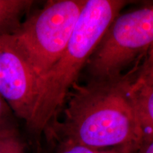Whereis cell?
I'll return each mask as SVG.
<instances>
[{
    "label": "cell",
    "instance_id": "cell-1",
    "mask_svg": "<svg viewBox=\"0 0 153 153\" xmlns=\"http://www.w3.org/2000/svg\"><path fill=\"white\" fill-rule=\"evenodd\" d=\"M132 76L74 85L67 97L63 120H55L44 133L50 140L91 148L117 147L136 152L144 132L130 95Z\"/></svg>",
    "mask_w": 153,
    "mask_h": 153
},
{
    "label": "cell",
    "instance_id": "cell-2",
    "mask_svg": "<svg viewBox=\"0 0 153 153\" xmlns=\"http://www.w3.org/2000/svg\"><path fill=\"white\" fill-rule=\"evenodd\" d=\"M126 4L122 0H87L65 50L39 80L33 113L26 124L30 132L41 135L57 119L80 71Z\"/></svg>",
    "mask_w": 153,
    "mask_h": 153
},
{
    "label": "cell",
    "instance_id": "cell-3",
    "mask_svg": "<svg viewBox=\"0 0 153 153\" xmlns=\"http://www.w3.org/2000/svg\"><path fill=\"white\" fill-rule=\"evenodd\" d=\"M86 1H47L41 9L24 20L12 35L39 80L65 50Z\"/></svg>",
    "mask_w": 153,
    "mask_h": 153
},
{
    "label": "cell",
    "instance_id": "cell-4",
    "mask_svg": "<svg viewBox=\"0 0 153 153\" xmlns=\"http://www.w3.org/2000/svg\"><path fill=\"white\" fill-rule=\"evenodd\" d=\"M153 47V4L118 15L88 60L94 79H113Z\"/></svg>",
    "mask_w": 153,
    "mask_h": 153
},
{
    "label": "cell",
    "instance_id": "cell-5",
    "mask_svg": "<svg viewBox=\"0 0 153 153\" xmlns=\"http://www.w3.org/2000/svg\"><path fill=\"white\" fill-rule=\"evenodd\" d=\"M39 77L26 59L14 36H0V96L13 114L26 124L37 99Z\"/></svg>",
    "mask_w": 153,
    "mask_h": 153
},
{
    "label": "cell",
    "instance_id": "cell-6",
    "mask_svg": "<svg viewBox=\"0 0 153 153\" xmlns=\"http://www.w3.org/2000/svg\"><path fill=\"white\" fill-rule=\"evenodd\" d=\"M130 95L145 136L153 137V52L135 76H132Z\"/></svg>",
    "mask_w": 153,
    "mask_h": 153
},
{
    "label": "cell",
    "instance_id": "cell-7",
    "mask_svg": "<svg viewBox=\"0 0 153 153\" xmlns=\"http://www.w3.org/2000/svg\"><path fill=\"white\" fill-rule=\"evenodd\" d=\"M33 4L30 0H0V36L14 35Z\"/></svg>",
    "mask_w": 153,
    "mask_h": 153
},
{
    "label": "cell",
    "instance_id": "cell-8",
    "mask_svg": "<svg viewBox=\"0 0 153 153\" xmlns=\"http://www.w3.org/2000/svg\"><path fill=\"white\" fill-rule=\"evenodd\" d=\"M0 153H26L24 143L14 123L0 126Z\"/></svg>",
    "mask_w": 153,
    "mask_h": 153
},
{
    "label": "cell",
    "instance_id": "cell-9",
    "mask_svg": "<svg viewBox=\"0 0 153 153\" xmlns=\"http://www.w3.org/2000/svg\"><path fill=\"white\" fill-rule=\"evenodd\" d=\"M59 142V148L57 153H133V151L126 148H116L112 150H102L100 149H95L84 146V145L73 144V143Z\"/></svg>",
    "mask_w": 153,
    "mask_h": 153
},
{
    "label": "cell",
    "instance_id": "cell-10",
    "mask_svg": "<svg viewBox=\"0 0 153 153\" xmlns=\"http://www.w3.org/2000/svg\"><path fill=\"white\" fill-rule=\"evenodd\" d=\"M12 111L4 100L2 97L0 96V126L6 125V124L14 123L13 122Z\"/></svg>",
    "mask_w": 153,
    "mask_h": 153
},
{
    "label": "cell",
    "instance_id": "cell-11",
    "mask_svg": "<svg viewBox=\"0 0 153 153\" xmlns=\"http://www.w3.org/2000/svg\"><path fill=\"white\" fill-rule=\"evenodd\" d=\"M136 152L137 153H153V137L145 136Z\"/></svg>",
    "mask_w": 153,
    "mask_h": 153
}]
</instances>
